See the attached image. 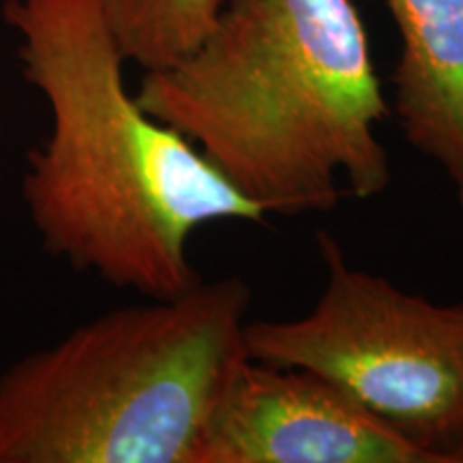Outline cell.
I'll list each match as a JSON object with an SVG mask.
<instances>
[{
  "instance_id": "1",
  "label": "cell",
  "mask_w": 463,
  "mask_h": 463,
  "mask_svg": "<svg viewBox=\"0 0 463 463\" xmlns=\"http://www.w3.org/2000/svg\"><path fill=\"white\" fill-rule=\"evenodd\" d=\"M3 15L50 109V133L28 155L24 176L28 217L50 256L165 298L200 281L189 260L195 230L266 222L129 92L99 0H7Z\"/></svg>"
},
{
  "instance_id": "2",
  "label": "cell",
  "mask_w": 463,
  "mask_h": 463,
  "mask_svg": "<svg viewBox=\"0 0 463 463\" xmlns=\"http://www.w3.org/2000/svg\"><path fill=\"white\" fill-rule=\"evenodd\" d=\"M140 106L266 215L328 213L391 184V114L354 0H225L176 65L146 71Z\"/></svg>"
},
{
  "instance_id": "3",
  "label": "cell",
  "mask_w": 463,
  "mask_h": 463,
  "mask_svg": "<svg viewBox=\"0 0 463 463\" xmlns=\"http://www.w3.org/2000/svg\"><path fill=\"white\" fill-rule=\"evenodd\" d=\"M241 277L123 307L0 373V463H198L249 358Z\"/></svg>"
},
{
  "instance_id": "4",
  "label": "cell",
  "mask_w": 463,
  "mask_h": 463,
  "mask_svg": "<svg viewBox=\"0 0 463 463\" xmlns=\"http://www.w3.org/2000/svg\"><path fill=\"white\" fill-rule=\"evenodd\" d=\"M317 247L326 279L316 305L249 322V358L322 375L439 463H463V303L356 269L331 234Z\"/></svg>"
},
{
  "instance_id": "5",
  "label": "cell",
  "mask_w": 463,
  "mask_h": 463,
  "mask_svg": "<svg viewBox=\"0 0 463 463\" xmlns=\"http://www.w3.org/2000/svg\"><path fill=\"white\" fill-rule=\"evenodd\" d=\"M198 463H439L314 372L247 358L232 375Z\"/></svg>"
},
{
  "instance_id": "6",
  "label": "cell",
  "mask_w": 463,
  "mask_h": 463,
  "mask_svg": "<svg viewBox=\"0 0 463 463\" xmlns=\"http://www.w3.org/2000/svg\"><path fill=\"white\" fill-rule=\"evenodd\" d=\"M402 50L392 114L410 146L463 187V0H384Z\"/></svg>"
},
{
  "instance_id": "7",
  "label": "cell",
  "mask_w": 463,
  "mask_h": 463,
  "mask_svg": "<svg viewBox=\"0 0 463 463\" xmlns=\"http://www.w3.org/2000/svg\"><path fill=\"white\" fill-rule=\"evenodd\" d=\"M127 62L146 71L189 56L215 26L225 0H99Z\"/></svg>"
},
{
  "instance_id": "8",
  "label": "cell",
  "mask_w": 463,
  "mask_h": 463,
  "mask_svg": "<svg viewBox=\"0 0 463 463\" xmlns=\"http://www.w3.org/2000/svg\"><path fill=\"white\" fill-rule=\"evenodd\" d=\"M459 202H461V206H463V187L459 189Z\"/></svg>"
},
{
  "instance_id": "9",
  "label": "cell",
  "mask_w": 463,
  "mask_h": 463,
  "mask_svg": "<svg viewBox=\"0 0 463 463\" xmlns=\"http://www.w3.org/2000/svg\"><path fill=\"white\" fill-rule=\"evenodd\" d=\"M0 131H3V129H0Z\"/></svg>"
}]
</instances>
